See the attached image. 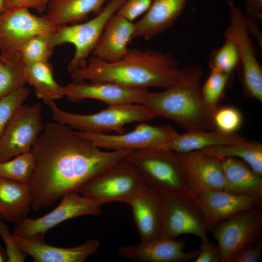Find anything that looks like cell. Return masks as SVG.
<instances>
[{"mask_svg": "<svg viewBox=\"0 0 262 262\" xmlns=\"http://www.w3.org/2000/svg\"><path fill=\"white\" fill-rule=\"evenodd\" d=\"M64 97L71 101L85 99L101 101L108 105L142 103L147 89L131 88L111 82H74L63 86Z\"/></svg>", "mask_w": 262, "mask_h": 262, "instance_id": "15", "label": "cell"}, {"mask_svg": "<svg viewBox=\"0 0 262 262\" xmlns=\"http://www.w3.org/2000/svg\"><path fill=\"white\" fill-rule=\"evenodd\" d=\"M32 202L28 183L0 178V218L16 224L27 217Z\"/></svg>", "mask_w": 262, "mask_h": 262, "instance_id": "24", "label": "cell"}, {"mask_svg": "<svg viewBox=\"0 0 262 262\" xmlns=\"http://www.w3.org/2000/svg\"><path fill=\"white\" fill-rule=\"evenodd\" d=\"M213 122L215 130L226 134H234L242 126L243 116L235 107L218 106L213 113Z\"/></svg>", "mask_w": 262, "mask_h": 262, "instance_id": "35", "label": "cell"}, {"mask_svg": "<svg viewBox=\"0 0 262 262\" xmlns=\"http://www.w3.org/2000/svg\"><path fill=\"white\" fill-rule=\"evenodd\" d=\"M13 237L17 246L35 262H84L100 246L96 239L87 240L74 247H60L47 244L45 237H23L14 234Z\"/></svg>", "mask_w": 262, "mask_h": 262, "instance_id": "16", "label": "cell"}, {"mask_svg": "<svg viewBox=\"0 0 262 262\" xmlns=\"http://www.w3.org/2000/svg\"><path fill=\"white\" fill-rule=\"evenodd\" d=\"M35 159L32 152L0 162V178L28 183L33 173Z\"/></svg>", "mask_w": 262, "mask_h": 262, "instance_id": "31", "label": "cell"}, {"mask_svg": "<svg viewBox=\"0 0 262 262\" xmlns=\"http://www.w3.org/2000/svg\"><path fill=\"white\" fill-rule=\"evenodd\" d=\"M246 140L243 136L234 134H226L216 130L187 131L178 133L163 146L158 147L184 153L223 145L236 143Z\"/></svg>", "mask_w": 262, "mask_h": 262, "instance_id": "25", "label": "cell"}, {"mask_svg": "<svg viewBox=\"0 0 262 262\" xmlns=\"http://www.w3.org/2000/svg\"><path fill=\"white\" fill-rule=\"evenodd\" d=\"M187 0H152L147 11L134 22L133 39L148 40L174 25L182 14Z\"/></svg>", "mask_w": 262, "mask_h": 262, "instance_id": "22", "label": "cell"}, {"mask_svg": "<svg viewBox=\"0 0 262 262\" xmlns=\"http://www.w3.org/2000/svg\"><path fill=\"white\" fill-rule=\"evenodd\" d=\"M126 0H110L93 18L81 23L59 26L52 33L55 47L67 43L74 47L75 52L68 67L69 73L85 64L109 20Z\"/></svg>", "mask_w": 262, "mask_h": 262, "instance_id": "7", "label": "cell"}, {"mask_svg": "<svg viewBox=\"0 0 262 262\" xmlns=\"http://www.w3.org/2000/svg\"></svg>", "mask_w": 262, "mask_h": 262, "instance_id": "44", "label": "cell"}, {"mask_svg": "<svg viewBox=\"0 0 262 262\" xmlns=\"http://www.w3.org/2000/svg\"><path fill=\"white\" fill-rule=\"evenodd\" d=\"M246 16L255 20H262V0H244Z\"/></svg>", "mask_w": 262, "mask_h": 262, "instance_id": "41", "label": "cell"}, {"mask_svg": "<svg viewBox=\"0 0 262 262\" xmlns=\"http://www.w3.org/2000/svg\"><path fill=\"white\" fill-rule=\"evenodd\" d=\"M5 0H0V13L3 10Z\"/></svg>", "mask_w": 262, "mask_h": 262, "instance_id": "43", "label": "cell"}, {"mask_svg": "<svg viewBox=\"0 0 262 262\" xmlns=\"http://www.w3.org/2000/svg\"><path fill=\"white\" fill-rule=\"evenodd\" d=\"M261 207L257 205L240 212L210 230L220 250L222 262H231L241 248L260 236L262 231Z\"/></svg>", "mask_w": 262, "mask_h": 262, "instance_id": "11", "label": "cell"}, {"mask_svg": "<svg viewBox=\"0 0 262 262\" xmlns=\"http://www.w3.org/2000/svg\"><path fill=\"white\" fill-rule=\"evenodd\" d=\"M24 76L26 83L33 87L36 97L46 104L64 97L63 86L55 81L49 61L24 65Z\"/></svg>", "mask_w": 262, "mask_h": 262, "instance_id": "27", "label": "cell"}, {"mask_svg": "<svg viewBox=\"0 0 262 262\" xmlns=\"http://www.w3.org/2000/svg\"><path fill=\"white\" fill-rule=\"evenodd\" d=\"M195 197L209 230L220 222L240 212L262 205L250 196L225 190L205 191Z\"/></svg>", "mask_w": 262, "mask_h": 262, "instance_id": "20", "label": "cell"}, {"mask_svg": "<svg viewBox=\"0 0 262 262\" xmlns=\"http://www.w3.org/2000/svg\"><path fill=\"white\" fill-rule=\"evenodd\" d=\"M229 25L224 36L236 44L240 55V75L246 97L262 102V68L254 44L246 25V16L234 0H228Z\"/></svg>", "mask_w": 262, "mask_h": 262, "instance_id": "8", "label": "cell"}, {"mask_svg": "<svg viewBox=\"0 0 262 262\" xmlns=\"http://www.w3.org/2000/svg\"><path fill=\"white\" fill-rule=\"evenodd\" d=\"M47 105L55 122L84 132L107 133L114 131L121 134L125 132V126L127 124L147 122L156 117L147 107L141 103L108 105L101 111L88 115L65 111L54 101Z\"/></svg>", "mask_w": 262, "mask_h": 262, "instance_id": "4", "label": "cell"}, {"mask_svg": "<svg viewBox=\"0 0 262 262\" xmlns=\"http://www.w3.org/2000/svg\"><path fill=\"white\" fill-rule=\"evenodd\" d=\"M224 44L211 53L209 61L210 69L233 74L240 67V55L235 43L224 36Z\"/></svg>", "mask_w": 262, "mask_h": 262, "instance_id": "33", "label": "cell"}, {"mask_svg": "<svg viewBox=\"0 0 262 262\" xmlns=\"http://www.w3.org/2000/svg\"><path fill=\"white\" fill-rule=\"evenodd\" d=\"M162 238L175 239L184 234L207 239V227L195 196L189 192L160 194Z\"/></svg>", "mask_w": 262, "mask_h": 262, "instance_id": "9", "label": "cell"}, {"mask_svg": "<svg viewBox=\"0 0 262 262\" xmlns=\"http://www.w3.org/2000/svg\"><path fill=\"white\" fill-rule=\"evenodd\" d=\"M78 132L101 149L129 151L158 148L179 133L170 125L153 126L147 122H139L133 130L121 134Z\"/></svg>", "mask_w": 262, "mask_h": 262, "instance_id": "13", "label": "cell"}, {"mask_svg": "<svg viewBox=\"0 0 262 262\" xmlns=\"http://www.w3.org/2000/svg\"><path fill=\"white\" fill-rule=\"evenodd\" d=\"M179 154L185 168L191 192L195 196L205 191L224 190L225 180L220 159L202 150Z\"/></svg>", "mask_w": 262, "mask_h": 262, "instance_id": "19", "label": "cell"}, {"mask_svg": "<svg viewBox=\"0 0 262 262\" xmlns=\"http://www.w3.org/2000/svg\"><path fill=\"white\" fill-rule=\"evenodd\" d=\"M50 0H5L2 11L9 9L21 8L28 9H33L38 13H42L46 11Z\"/></svg>", "mask_w": 262, "mask_h": 262, "instance_id": "40", "label": "cell"}, {"mask_svg": "<svg viewBox=\"0 0 262 262\" xmlns=\"http://www.w3.org/2000/svg\"><path fill=\"white\" fill-rule=\"evenodd\" d=\"M52 32L36 34L21 46L18 52L24 65L49 61L55 48L51 39Z\"/></svg>", "mask_w": 262, "mask_h": 262, "instance_id": "30", "label": "cell"}, {"mask_svg": "<svg viewBox=\"0 0 262 262\" xmlns=\"http://www.w3.org/2000/svg\"><path fill=\"white\" fill-rule=\"evenodd\" d=\"M31 152L35 166L28 184L32 208L38 211L76 192L131 152L104 151L77 131L56 122L46 123Z\"/></svg>", "mask_w": 262, "mask_h": 262, "instance_id": "1", "label": "cell"}, {"mask_svg": "<svg viewBox=\"0 0 262 262\" xmlns=\"http://www.w3.org/2000/svg\"><path fill=\"white\" fill-rule=\"evenodd\" d=\"M202 151L220 160L226 158L240 159L262 176V145L260 142L245 140L234 144L208 147Z\"/></svg>", "mask_w": 262, "mask_h": 262, "instance_id": "28", "label": "cell"}, {"mask_svg": "<svg viewBox=\"0 0 262 262\" xmlns=\"http://www.w3.org/2000/svg\"><path fill=\"white\" fill-rule=\"evenodd\" d=\"M202 69L198 65L181 68L170 53L151 49H130L122 59L106 62L92 57L70 72L73 81L111 82L131 88L166 89Z\"/></svg>", "mask_w": 262, "mask_h": 262, "instance_id": "2", "label": "cell"}, {"mask_svg": "<svg viewBox=\"0 0 262 262\" xmlns=\"http://www.w3.org/2000/svg\"><path fill=\"white\" fill-rule=\"evenodd\" d=\"M255 241L241 248L231 262H257L262 255V240L259 239L258 242Z\"/></svg>", "mask_w": 262, "mask_h": 262, "instance_id": "38", "label": "cell"}, {"mask_svg": "<svg viewBox=\"0 0 262 262\" xmlns=\"http://www.w3.org/2000/svg\"><path fill=\"white\" fill-rule=\"evenodd\" d=\"M220 160L224 190L250 196L262 204V176L240 159L226 158Z\"/></svg>", "mask_w": 262, "mask_h": 262, "instance_id": "23", "label": "cell"}, {"mask_svg": "<svg viewBox=\"0 0 262 262\" xmlns=\"http://www.w3.org/2000/svg\"><path fill=\"white\" fill-rule=\"evenodd\" d=\"M146 186L140 174L126 157L107 168L76 193L103 205L129 200Z\"/></svg>", "mask_w": 262, "mask_h": 262, "instance_id": "6", "label": "cell"}, {"mask_svg": "<svg viewBox=\"0 0 262 262\" xmlns=\"http://www.w3.org/2000/svg\"><path fill=\"white\" fill-rule=\"evenodd\" d=\"M0 262H8L5 249L0 246Z\"/></svg>", "mask_w": 262, "mask_h": 262, "instance_id": "42", "label": "cell"}, {"mask_svg": "<svg viewBox=\"0 0 262 262\" xmlns=\"http://www.w3.org/2000/svg\"><path fill=\"white\" fill-rule=\"evenodd\" d=\"M200 250L194 262H222L221 252L217 245L208 238L201 241Z\"/></svg>", "mask_w": 262, "mask_h": 262, "instance_id": "39", "label": "cell"}, {"mask_svg": "<svg viewBox=\"0 0 262 262\" xmlns=\"http://www.w3.org/2000/svg\"><path fill=\"white\" fill-rule=\"evenodd\" d=\"M140 241L162 238V211L160 194L144 186L127 203Z\"/></svg>", "mask_w": 262, "mask_h": 262, "instance_id": "18", "label": "cell"}, {"mask_svg": "<svg viewBox=\"0 0 262 262\" xmlns=\"http://www.w3.org/2000/svg\"><path fill=\"white\" fill-rule=\"evenodd\" d=\"M152 0H126L117 12L130 21H134L149 9Z\"/></svg>", "mask_w": 262, "mask_h": 262, "instance_id": "37", "label": "cell"}, {"mask_svg": "<svg viewBox=\"0 0 262 262\" xmlns=\"http://www.w3.org/2000/svg\"><path fill=\"white\" fill-rule=\"evenodd\" d=\"M0 98L25 86L24 66L18 51H0Z\"/></svg>", "mask_w": 262, "mask_h": 262, "instance_id": "29", "label": "cell"}, {"mask_svg": "<svg viewBox=\"0 0 262 262\" xmlns=\"http://www.w3.org/2000/svg\"><path fill=\"white\" fill-rule=\"evenodd\" d=\"M134 22L118 13L109 20L91 54L100 60L115 62L128 52V45L133 40Z\"/></svg>", "mask_w": 262, "mask_h": 262, "instance_id": "21", "label": "cell"}, {"mask_svg": "<svg viewBox=\"0 0 262 262\" xmlns=\"http://www.w3.org/2000/svg\"><path fill=\"white\" fill-rule=\"evenodd\" d=\"M42 105H22L0 138V162L31 152L42 132Z\"/></svg>", "mask_w": 262, "mask_h": 262, "instance_id": "12", "label": "cell"}, {"mask_svg": "<svg viewBox=\"0 0 262 262\" xmlns=\"http://www.w3.org/2000/svg\"><path fill=\"white\" fill-rule=\"evenodd\" d=\"M210 74L202 86L200 93L207 106L214 112L224 97L233 74L210 69Z\"/></svg>", "mask_w": 262, "mask_h": 262, "instance_id": "32", "label": "cell"}, {"mask_svg": "<svg viewBox=\"0 0 262 262\" xmlns=\"http://www.w3.org/2000/svg\"><path fill=\"white\" fill-rule=\"evenodd\" d=\"M102 203L76 192L64 195L59 204L37 218L26 217L15 224L12 234L23 237H44L49 230L68 220L84 215L99 216Z\"/></svg>", "mask_w": 262, "mask_h": 262, "instance_id": "10", "label": "cell"}, {"mask_svg": "<svg viewBox=\"0 0 262 262\" xmlns=\"http://www.w3.org/2000/svg\"><path fill=\"white\" fill-rule=\"evenodd\" d=\"M202 69L161 92L147 91L142 104L157 117L168 119L187 131L215 130L213 112L200 93Z\"/></svg>", "mask_w": 262, "mask_h": 262, "instance_id": "3", "label": "cell"}, {"mask_svg": "<svg viewBox=\"0 0 262 262\" xmlns=\"http://www.w3.org/2000/svg\"><path fill=\"white\" fill-rule=\"evenodd\" d=\"M0 236L5 244L8 262H25L28 255L17 246L14 240L12 233L1 219H0Z\"/></svg>", "mask_w": 262, "mask_h": 262, "instance_id": "36", "label": "cell"}, {"mask_svg": "<svg viewBox=\"0 0 262 262\" xmlns=\"http://www.w3.org/2000/svg\"><path fill=\"white\" fill-rule=\"evenodd\" d=\"M31 93L24 86L11 94L0 98V138L17 110Z\"/></svg>", "mask_w": 262, "mask_h": 262, "instance_id": "34", "label": "cell"}, {"mask_svg": "<svg viewBox=\"0 0 262 262\" xmlns=\"http://www.w3.org/2000/svg\"><path fill=\"white\" fill-rule=\"evenodd\" d=\"M126 158L137 169L146 185L160 194L176 192L192 194L179 153L155 148L131 151Z\"/></svg>", "mask_w": 262, "mask_h": 262, "instance_id": "5", "label": "cell"}, {"mask_svg": "<svg viewBox=\"0 0 262 262\" xmlns=\"http://www.w3.org/2000/svg\"><path fill=\"white\" fill-rule=\"evenodd\" d=\"M110 0H51L44 15L57 26L76 23L98 13Z\"/></svg>", "mask_w": 262, "mask_h": 262, "instance_id": "26", "label": "cell"}, {"mask_svg": "<svg viewBox=\"0 0 262 262\" xmlns=\"http://www.w3.org/2000/svg\"><path fill=\"white\" fill-rule=\"evenodd\" d=\"M59 26L45 16H38L26 8L6 9L0 13V50L18 51L32 37L55 31Z\"/></svg>", "mask_w": 262, "mask_h": 262, "instance_id": "14", "label": "cell"}, {"mask_svg": "<svg viewBox=\"0 0 262 262\" xmlns=\"http://www.w3.org/2000/svg\"><path fill=\"white\" fill-rule=\"evenodd\" d=\"M185 246L184 239L162 238L122 246L118 248V253L124 258L141 262H184L194 260L198 250L186 252Z\"/></svg>", "mask_w": 262, "mask_h": 262, "instance_id": "17", "label": "cell"}]
</instances>
